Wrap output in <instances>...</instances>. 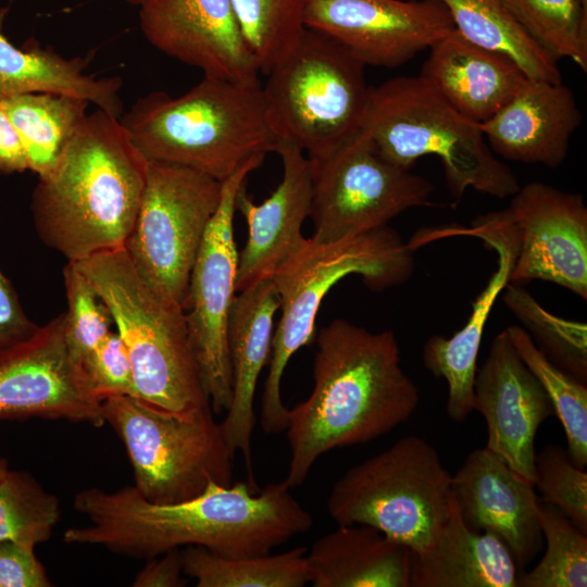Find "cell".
Returning <instances> with one entry per match:
<instances>
[{
    "label": "cell",
    "mask_w": 587,
    "mask_h": 587,
    "mask_svg": "<svg viewBox=\"0 0 587 587\" xmlns=\"http://www.w3.org/2000/svg\"><path fill=\"white\" fill-rule=\"evenodd\" d=\"M73 505L90 523L66 529V544L146 560L187 546L225 558L267 554L314 523L284 480L259 491L248 482H210L199 496L167 504L147 500L134 486L111 492L90 487L74 496Z\"/></svg>",
    "instance_id": "cell-1"
},
{
    "label": "cell",
    "mask_w": 587,
    "mask_h": 587,
    "mask_svg": "<svg viewBox=\"0 0 587 587\" xmlns=\"http://www.w3.org/2000/svg\"><path fill=\"white\" fill-rule=\"evenodd\" d=\"M313 379L310 396L288 409L290 459L283 480L290 489L304 483L323 454L384 436L420 403L395 333H372L344 319L317 334Z\"/></svg>",
    "instance_id": "cell-2"
},
{
    "label": "cell",
    "mask_w": 587,
    "mask_h": 587,
    "mask_svg": "<svg viewBox=\"0 0 587 587\" xmlns=\"http://www.w3.org/2000/svg\"><path fill=\"white\" fill-rule=\"evenodd\" d=\"M148 161L116 118L87 114L33 191L41 241L75 262L124 247L137 217Z\"/></svg>",
    "instance_id": "cell-3"
},
{
    "label": "cell",
    "mask_w": 587,
    "mask_h": 587,
    "mask_svg": "<svg viewBox=\"0 0 587 587\" xmlns=\"http://www.w3.org/2000/svg\"><path fill=\"white\" fill-rule=\"evenodd\" d=\"M120 122L148 162L187 166L220 182L277 146L260 83L203 76L178 97L152 91L139 98Z\"/></svg>",
    "instance_id": "cell-4"
},
{
    "label": "cell",
    "mask_w": 587,
    "mask_h": 587,
    "mask_svg": "<svg viewBox=\"0 0 587 587\" xmlns=\"http://www.w3.org/2000/svg\"><path fill=\"white\" fill-rule=\"evenodd\" d=\"M413 268V251L388 226L332 242L304 238L278 266L271 280L279 297L280 317L273 334L261 402L264 433L273 435L287 428L282 378L290 358L312 340L326 292L352 274L360 275L370 289L380 291L407 282Z\"/></svg>",
    "instance_id": "cell-5"
},
{
    "label": "cell",
    "mask_w": 587,
    "mask_h": 587,
    "mask_svg": "<svg viewBox=\"0 0 587 587\" xmlns=\"http://www.w3.org/2000/svg\"><path fill=\"white\" fill-rule=\"evenodd\" d=\"M360 130L386 160L402 168L411 170L423 157H437L458 201L469 188L503 199L521 187L479 125L457 112L420 76L394 77L371 87Z\"/></svg>",
    "instance_id": "cell-6"
},
{
    "label": "cell",
    "mask_w": 587,
    "mask_h": 587,
    "mask_svg": "<svg viewBox=\"0 0 587 587\" xmlns=\"http://www.w3.org/2000/svg\"><path fill=\"white\" fill-rule=\"evenodd\" d=\"M73 263L111 313L132 362L136 397L176 412L211 405L184 309L137 272L124 247Z\"/></svg>",
    "instance_id": "cell-7"
},
{
    "label": "cell",
    "mask_w": 587,
    "mask_h": 587,
    "mask_svg": "<svg viewBox=\"0 0 587 587\" xmlns=\"http://www.w3.org/2000/svg\"><path fill=\"white\" fill-rule=\"evenodd\" d=\"M365 66L338 41L305 28L262 87L277 141L321 159L358 134L371 89Z\"/></svg>",
    "instance_id": "cell-8"
},
{
    "label": "cell",
    "mask_w": 587,
    "mask_h": 587,
    "mask_svg": "<svg viewBox=\"0 0 587 587\" xmlns=\"http://www.w3.org/2000/svg\"><path fill=\"white\" fill-rule=\"evenodd\" d=\"M451 504V475L437 450L417 435L350 467L326 501L338 525H370L412 552L432 544Z\"/></svg>",
    "instance_id": "cell-9"
},
{
    "label": "cell",
    "mask_w": 587,
    "mask_h": 587,
    "mask_svg": "<svg viewBox=\"0 0 587 587\" xmlns=\"http://www.w3.org/2000/svg\"><path fill=\"white\" fill-rule=\"evenodd\" d=\"M101 412L123 441L134 487L147 500L176 503L199 496L210 482L233 484L235 455L211 405L176 412L137 397L109 396Z\"/></svg>",
    "instance_id": "cell-10"
},
{
    "label": "cell",
    "mask_w": 587,
    "mask_h": 587,
    "mask_svg": "<svg viewBox=\"0 0 587 587\" xmlns=\"http://www.w3.org/2000/svg\"><path fill=\"white\" fill-rule=\"evenodd\" d=\"M221 196L222 182L205 173L175 164H147L139 211L124 249L137 272L183 309Z\"/></svg>",
    "instance_id": "cell-11"
},
{
    "label": "cell",
    "mask_w": 587,
    "mask_h": 587,
    "mask_svg": "<svg viewBox=\"0 0 587 587\" xmlns=\"http://www.w3.org/2000/svg\"><path fill=\"white\" fill-rule=\"evenodd\" d=\"M309 217L316 241L365 234L411 208L436 207L430 200L434 185L386 160L361 130L327 157L309 159Z\"/></svg>",
    "instance_id": "cell-12"
},
{
    "label": "cell",
    "mask_w": 587,
    "mask_h": 587,
    "mask_svg": "<svg viewBox=\"0 0 587 587\" xmlns=\"http://www.w3.org/2000/svg\"><path fill=\"white\" fill-rule=\"evenodd\" d=\"M264 158L249 160L222 182L221 201L193 264L184 309L202 385L216 414L226 412L232 401L227 332L230 308L237 294L236 196Z\"/></svg>",
    "instance_id": "cell-13"
},
{
    "label": "cell",
    "mask_w": 587,
    "mask_h": 587,
    "mask_svg": "<svg viewBox=\"0 0 587 587\" xmlns=\"http://www.w3.org/2000/svg\"><path fill=\"white\" fill-rule=\"evenodd\" d=\"M32 417L105 424L101 400L70 352L64 313L0 349V420Z\"/></svg>",
    "instance_id": "cell-14"
},
{
    "label": "cell",
    "mask_w": 587,
    "mask_h": 587,
    "mask_svg": "<svg viewBox=\"0 0 587 587\" xmlns=\"http://www.w3.org/2000/svg\"><path fill=\"white\" fill-rule=\"evenodd\" d=\"M304 26L338 41L366 66L387 68L455 29L438 0H311Z\"/></svg>",
    "instance_id": "cell-15"
},
{
    "label": "cell",
    "mask_w": 587,
    "mask_h": 587,
    "mask_svg": "<svg viewBox=\"0 0 587 587\" xmlns=\"http://www.w3.org/2000/svg\"><path fill=\"white\" fill-rule=\"evenodd\" d=\"M519 232L510 283H554L587 299V208L579 193L533 182L507 209Z\"/></svg>",
    "instance_id": "cell-16"
},
{
    "label": "cell",
    "mask_w": 587,
    "mask_h": 587,
    "mask_svg": "<svg viewBox=\"0 0 587 587\" xmlns=\"http://www.w3.org/2000/svg\"><path fill=\"white\" fill-rule=\"evenodd\" d=\"M452 236L478 238L497 253V270L474 301L464 326L450 338L433 335L423 347L424 366L447 382V415L462 422L474 411L473 388L484 328L497 298L510 283L520 239L508 210L479 216L469 227L444 226L422 233L425 243Z\"/></svg>",
    "instance_id": "cell-17"
},
{
    "label": "cell",
    "mask_w": 587,
    "mask_h": 587,
    "mask_svg": "<svg viewBox=\"0 0 587 587\" xmlns=\"http://www.w3.org/2000/svg\"><path fill=\"white\" fill-rule=\"evenodd\" d=\"M139 8L141 32L159 51L207 77L260 83L230 0H149Z\"/></svg>",
    "instance_id": "cell-18"
},
{
    "label": "cell",
    "mask_w": 587,
    "mask_h": 587,
    "mask_svg": "<svg viewBox=\"0 0 587 587\" xmlns=\"http://www.w3.org/2000/svg\"><path fill=\"white\" fill-rule=\"evenodd\" d=\"M474 410L487 426L486 446L534 484L535 437L554 414L548 395L512 345L507 329L491 341L474 379Z\"/></svg>",
    "instance_id": "cell-19"
},
{
    "label": "cell",
    "mask_w": 587,
    "mask_h": 587,
    "mask_svg": "<svg viewBox=\"0 0 587 587\" xmlns=\"http://www.w3.org/2000/svg\"><path fill=\"white\" fill-rule=\"evenodd\" d=\"M451 492L464 523L498 536L519 570L539 553L544 537L533 483L487 447L471 451L454 475Z\"/></svg>",
    "instance_id": "cell-20"
},
{
    "label": "cell",
    "mask_w": 587,
    "mask_h": 587,
    "mask_svg": "<svg viewBox=\"0 0 587 587\" xmlns=\"http://www.w3.org/2000/svg\"><path fill=\"white\" fill-rule=\"evenodd\" d=\"M275 152L282 160L283 176L273 193L254 203L245 183L236 196V211L248 226L246 245L238 252L236 292L271 280L305 238L301 229L311 209L309 159L287 141H277Z\"/></svg>",
    "instance_id": "cell-21"
},
{
    "label": "cell",
    "mask_w": 587,
    "mask_h": 587,
    "mask_svg": "<svg viewBox=\"0 0 587 587\" xmlns=\"http://www.w3.org/2000/svg\"><path fill=\"white\" fill-rule=\"evenodd\" d=\"M279 297L272 280L261 282L236 294L228 320V353L232 401L220 423L230 452H241L248 484L257 491L251 439L255 424L254 395L259 376L271 355L274 316Z\"/></svg>",
    "instance_id": "cell-22"
},
{
    "label": "cell",
    "mask_w": 587,
    "mask_h": 587,
    "mask_svg": "<svg viewBox=\"0 0 587 587\" xmlns=\"http://www.w3.org/2000/svg\"><path fill=\"white\" fill-rule=\"evenodd\" d=\"M582 122L575 95L563 82L528 79L495 115L479 124L495 154L558 167Z\"/></svg>",
    "instance_id": "cell-23"
},
{
    "label": "cell",
    "mask_w": 587,
    "mask_h": 587,
    "mask_svg": "<svg viewBox=\"0 0 587 587\" xmlns=\"http://www.w3.org/2000/svg\"><path fill=\"white\" fill-rule=\"evenodd\" d=\"M419 76L457 112L478 125L529 79L513 60L469 41L457 29L429 47Z\"/></svg>",
    "instance_id": "cell-24"
},
{
    "label": "cell",
    "mask_w": 587,
    "mask_h": 587,
    "mask_svg": "<svg viewBox=\"0 0 587 587\" xmlns=\"http://www.w3.org/2000/svg\"><path fill=\"white\" fill-rule=\"evenodd\" d=\"M517 571L504 542L471 529L452 497L449 517L432 544L412 552L410 587H516Z\"/></svg>",
    "instance_id": "cell-25"
},
{
    "label": "cell",
    "mask_w": 587,
    "mask_h": 587,
    "mask_svg": "<svg viewBox=\"0 0 587 587\" xmlns=\"http://www.w3.org/2000/svg\"><path fill=\"white\" fill-rule=\"evenodd\" d=\"M307 563L313 587H410L412 550L370 525H338Z\"/></svg>",
    "instance_id": "cell-26"
},
{
    "label": "cell",
    "mask_w": 587,
    "mask_h": 587,
    "mask_svg": "<svg viewBox=\"0 0 587 587\" xmlns=\"http://www.w3.org/2000/svg\"><path fill=\"white\" fill-rule=\"evenodd\" d=\"M8 8H0V99L50 92L77 97L120 118L123 114L122 79L96 77L85 72L88 59H65L38 47L17 48L3 34Z\"/></svg>",
    "instance_id": "cell-27"
},
{
    "label": "cell",
    "mask_w": 587,
    "mask_h": 587,
    "mask_svg": "<svg viewBox=\"0 0 587 587\" xmlns=\"http://www.w3.org/2000/svg\"><path fill=\"white\" fill-rule=\"evenodd\" d=\"M21 140L28 170L49 173L87 116V100L60 93H23L0 99Z\"/></svg>",
    "instance_id": "cell-28"
},
{
    "label": "cell",
    "mask_w": 587,
    "mask_h": 587,
    "mask_svg": "<svg viewBox=\"0 0 587 587\" xmlns=\"http://www.w3.org/2000/svg\"><path fill=\"white\" fill-rule=\"evenodd\" d=\"M469 41L513 60L533 80L562 82L558 61L517 24L501 0H438Z\"/></svg>",
    "instance_id": "cell-29"
},
{
    "label": "cell",
    "mask_w": 587,
    "mask_h": 587,
    "mask_svg": "<svg viewBox=\"0 0 587 587\" xmlns=\"http://www.w3.org/2000/svg\"><path fill=\"white\" fill-rule=\"evenodd\" d=\"M307 552L299 546L277 554L225 558L187 546L180 554L184 574L198 587H302L310 583Z\"/></svg>",
    "instance_id": "cell-30"
},
{
    "label": "cell",
    "mask_w": 587,
    "mask_h": 587,
    "mask_svg": "<svg viewBox=\"0 0 587 587\" xmlns=\"http://www.w3.org/2000/svg\"><path fill=\"white\" fill-rule=\"evenodd\" d=\"M517 354L537 377L559 417L567 442V453L582 469L587 464V387L550 361L517 325L505 328Z\"/></svg>",
    "instance_id": "cell-31"
},
{
    "label": "cell",
    "mask_w": 587,
    "mask_h": 587,
    "mask_svg": "<svg viewBox=\"0 0 587 587\" xmlns=\"http://www.w3.org/2000/svg\"><path fill=\"white\" fill-rule=\"evenodd\" d=\"M523 30L555 61L587 72V3L583 0H501Z\"/></svg>",
    "instance_id": "cell-32"
},
{
    "label": "cell",
    "mask_w": 587,
    "mask_h": 587,
    "mask_svg": "<svg viewBox=\"0 0 587 587\" xmlns=\"http://www.w3.org/2000/svg\"><path fill=\"white\" fill-rule=\"evenodd\" d=\"M503 300L537 348L580 382L587 380V326L546 310L523 285L508 283Z\"/></svg>",
    "instance_id": "cell-33"
},
{
    "label": "cell",
    "mask_w": 587,
    "mask_h": 587,
    "mask_svg": "<svg viewBox=\"0 0 587 587\" xmlns=\"http://www.w3.org/2000/svg\"><path fill=\"white\" fill-rule=\"evenodd\" d=\"M538 516L546 551L528 573L519 576L522 587H586L587 536L554 504L538 496Z\"/></svg>",
    "instance_id": "cell-34"
},
{
    "label": "cell",
    "mask_w": 587,
    "mask_h": 587,
    "mask_svg": "<svg viewBox=\"0 0 587 587\" xmlns=\"http://www.w3.org/2000/svg\"><path fill=\"white\" fill-rule=\"evenodd\" d=\"M311 0H230L260 72L266 74L298 41Z\"/></svg>",
    "instance_id": "cell-35"
},
{
    "label": "cell",
    "mask_w": 587,
    "mask_h": 587,
    "mask_svg": "<svg viewBox=\"0 0 587 587\" xmlns=\"http://www.w3.org/2000/svg\"><path fill=\"white\" fill-rule=\"evenodd\" d=\"M60 520L59 499L28 473L11 471L0 479V541L30 546L50 539Z\"/></svg>",
    "instance_id": "cell-36"
},
{
    "label": "cell",
    "mask_w": 587,
    "mask_h": 587,
    "mask_svg": "<svg viewBox=\"0 0 587 587\" xmlns=\"http://www.w3.org/2000/svg\"><path fill=\"white\" fill-rule=\"evenodd\" d=\"M67 310L65 338L74 360L83 367L86 358L112 332L108 307L73 262L63 268Z\"/></svg>",
    "instance_id": "cell-37"
},
{
    "label": "cell",
    "mask_w": 587,
    "mask_h": 587,
    "mask_svg": "<svg viewBox=\"0 0 587 587\" xmlns=\"http://www.w3.org/2000/svg\"><path fill=\"white\" fill-rule=\"evenodd\" d=\"M534 486L540 499L557 505L587 534V473L572 461L566 450L547 445L536 453Z\"/></svg>",
    "instance_id": "cell-38"
},
{
    "label": "cell",
    "mask_w": 587,
    "mask_h": 587,
    "mask_svg": "<svg viewBox=\"0 0 587 587\" xmlns=\"http://www.w3.org/2000/svg\"><path fill=\"white\" fill-rule=\"evenodd\" d=\"M93 394L102 401L109 396L136 397L134 373L126 347L111 332L83 363Z\"/></svg>",
    "instance_id": "cell-39"
},
{
    "label": "cell",
    "mask_w": 587,
    "mask_h": 587,
    "mask_svg": "<svg viewBox=\"0 0 587 587\" xmlns=\"http://www.w3.org/2000/svg\"><path fill=\"white\" fill-rule=\"evenodd\" d=\"M35 547L0 541V587H50L51 580Z\"/></svg>",
    "instance_id": "cell-40"
},
{
    "label": "cell",
    "mask_w": 587,
    "mask_h": 587,
    "mask_svg": "<svg viewBox=\"0 0 587 587\" xmlns=\"http://www.w3.org/2000/svg\"><path fill=\"white\" fill-rule=\"evenodd\" d=\"M37 329L25 314L11 282L0 271V349L29 338Z\"/></svg>",
    "instance_id": "cell-41"
},
{
    "label": "cell",
    "mask_w": 587,
    "mask_h": 587,
    "mask_svg": "<svg viewBox=\"0 0 587 587\" xmlns=\"http://www.w3.org/2000/svg\"><path fill=\"white\" fill-rule=\"evenodd\" d=\"M160 559H150L149 563L137 574L135 587H180L187 580L183 577V561L178 549L167 551Z\"/></svg>",
    "instance_id": "cell-42"
},
{
    "label": "cell",
    "mask_w": 587,
    "mask_h": 587,
    "mask_svg": "<svg viewBox=\"0 0 587 587\" xmlns=\"http://www.w3.org/2000/svg\"><path fill=\"white\" fill-rule=\"evenodd\" d=\"M28 170L26 157L12 123L0 105V173Z\"/></svg>",
    "instance_id": "cell-43"
},
{
    "label": "cell",
    "mask_w": 587,
    "mask_h": 587,
    "mask_svg": "<svg viewBox=\"0 0 587 587\" xmlns=\"http://www.w3.org/2000/svg\"><path fill=\"white\" fill-rule=\"evenodd\" d=\"M8 470V461L3 458H0V479L4 476Z\"/></svg>",
    "instance_id": "cell-44"
},
{
    "label": "cell",
    "mask_w": 587,
    "mask_h": 587,
    "mask_svg": "<svg viewBox=\"0 0 587 587\" xmlns=\"http://www.w3.org/2000/svg\"><path fill=\"white\" fill-rule=\"evenodd\" d=\"M124 1H126L127 3L133 4V5L141 7L142 4H145L149 0H124Z\"/></svg>",
    "instance_id": "cell-45"
},
{
    "label": "cell",
    "mask_w": 587,
    "mask_h": 587,
    "mask_svg": "<svg viewBox=\"0 0 587 587\" xmlns=\"http://www.w3.org/2000/svg\"><path fill=\"white\" fill-rule=\"evenodd\" d=\"M585 3H587V0H583Z\"/></svg>",
    "instance_id": "cell-46"
}]
</instances>
